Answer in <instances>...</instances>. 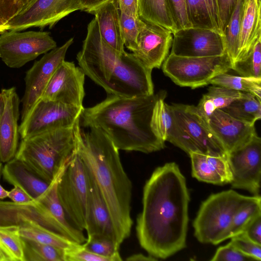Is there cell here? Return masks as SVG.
Wrapping results in <instances>:
<instances>
[{
	"label": "cell",
	"mask_w": 261,
	"mask_h": 261,
	"mask_svg": "<svg viewBox=\"0 0 261 261\" xmlns=\"http://www.w3.org/2000/svg\"><path fill=\"white\" fill-rule=\"evenodd\" d=\"M189 201L186 178L175 163L154 170L144 186L136 226L139 243L149 255L166 259L186 247Z\"/></svg>",
	"instance_id": "obj_1"
},
{
	"label": "cell",
	"mask_w": 261,
	"mask_h": 261,
	"mask_svg": "<svg viewBox=\"0 0 261 261\" xmlns=\"http://www.w3.org/2000/svg\"><path fill=\"white\" fill-rule=\"evenodd\" d=\"M75 124V151L96 184L109 211L119 245L130 236L132 184L121 163L119 150L100 129L83 132Z\"/></svg>",
	"instance_id": "obj_2"
},
{
	"label": "cell",
	"mask_w": 261,
	"mask_h": 261,
	"mask_svg": "<svg viewBox=\"0 0 261 261\" xmlns=\"http://www.w3.org/2000/svg\"><path fill=\"white\" fill-rule=\"evenodd\" d=\"M164 91L149 96L125 97L112 94L91 107L84 108L80 125L100 129L118 150L148 153L165 147L153 133L150 121L154 106Z\"/></svg>",
	"instance_id": "obj_3"
},
{
	"label": "cell",
	"mask_w": 261,
	"mask_h": 261,
	"mask_svg": "<svg viewBox=\"0 0 261 261\" xmlns=\"http://www.w3.org/2000/svg\"><path fill=\"white\" fill-rule=\"evenodd\" d=\"M76 59L85 75L108 94L133 97L154 94L152 70L133 53H120L110 46L101 37L95 18L88 25Z\"/></svg>",
	"instance_id": "obj_4"
},
{
	"label": "cell",
	"mask_w": 261,
	"mask_h": 261,
	"mask_svg": "<svg viewBox=\"0 0 261 261\" xmlns=\"http://www.w3.org/2000/svg\"><path fill=\"white\" fill-rule=\"evenodd\" d=\"M75 143V125L47 130L21 139L15 157L49 184L70 159Z\"/></svg>",
	"instance_id": "obj_5"
},
{
	"label": "cell",
	"mask_w": 261,
	"mask_h": 261,
	"mask_svg": "<svg viewBox=\"0 0 261 261\" xmlns=\"http://www.w3.org/2000/svg\"><path fill=\"white\" fill-rule=\"evenodd\" d=\"M254 196H245L232 190L210 196L201 203L193 221L194 236L197 240L217 245L228 239L236 211Z\"/></svg>",
	"instance_id": "obj_6"
},
{
	"label": "cell",
	"mask_w": 261,
	"mask_h": 261,
	"mask_svg": "<svg viewBox=\"0 0 261 261\" xmlns=\"http://www.w3.org/2000/svg\"><path fill=\"white\" fill-rule=\"evenodd\" d=\"M87 170L75 149L58 182L60 202L71 225L85 230L89 196Z\"/></svg>",
	"instance_id": "obj_7"
},
{
	"label": "cell",
	"mask_w": 261,
	"mask_h": 261,
	"mask_svg": "<svg viewBox=\"0 0 261 261\" xmlns=\"http://www.w3.org/2000/svg\"><path fill=\"white\" fill-rule=\"evenodd\" d=\"M164 73L181 87L206 86L213 78L232 68L227 53L217 56L184 57L170 54L162 64Z\"/></svg>",
	"instance_id": "obj_8"
},
{
	"label": "cell",
	"mask_w": 261,
	"mask_h": 261,
	"mask_svg": "<svg viewBox=\"0 0 261 261\" xmlns=\"http://www.w3.org/2000/svg\"><path fill=\"white\" fill-rule=\"evenodd\" d=\"M188 146V153L226 156L222 143L211 128L207 119L196 106L181 103L170 105Z\"/></svg>",
	"instance_id": "obj_9"
},
{
	"label": "cell",
	"mask_w": 261,
	"mask_h": 261,
	"mask_svg": "<svg viewBox=\"0 0 261 261\" xmlns=\"http://www.w3.org/2000/svg\"><path fill=\"white\" fill-rule=\"evenodd\" d=\"M56 47L47 32L6 31L0 35V58L12 68L21 67Z\"/></svg>",
	"instance_id": "obj_10"
},
{
	"label": "cell",
	"mask_w": 261,
	"mask_h": 261,
	"mask_svg": "<svg viewBox=\"0 0 261 261\" xmlns=\"http://www.w3.org/2000/svg\"><path fill=\"white\" fill-rule=\"evenodd\" d=\"M84 108L40 99L21 122L19 135L24 139L47 130L73 127L80 120Z\"/></svg>",
	"instance_id": "obj_11"
},
{
	"label": "cell",
	"mask_w": 261,
	"mask_h": 261,
	"mask_svg": "<svg viewBox=\"0 0 261 261\" xmlns=\"http://www.w3.org/2000/svg\"><path fill=\"white\" fill-rule=\"evenodd\" d=\"M233 188L259 195L261 139L258 135L243 146L227 154Z\"/></svg>",
	"instance_id": "obj_12"
},
{
	"label": "cell",
	"mask_w": 261,
	"mask_h": 261,
	"mask_svg": "<svg viewBox=\"0 0 261 261\" xmlns=\"http://www.w3.org/2000/svg\"><path fill=\"white\" fill-rule=\"evenodd\" d=\"M73 42V38H70L62 46L46 53L27 71L24 78V93L21 99V122L41 98L50 79L58 66L65 60L67 50Z\"/></svg>",
	"instance_id": "obj_13"
},
{
	"label": "cell",
	"mask_w": 261,
	"mask_h": 261,
	"mask_svg": "<svg viewBox=\"0 0 261 261\" xmlns=\"http://www.w3.org/2000/svg\"><path fill=\"white\" fill-rule=\"evenodd\" d=\"M28 223L41 225L82 244L77 237L59 222L37 199L27 203L0 200V226L19 227Z\"/></svg>",
	"instance_id": "obj_14"
},
{
	"label": "cell",
	"mask_w": 261,
	"mask_h": 261,
	"mask_svg": "<svg viewBox=\"0 0 261 261\" xmlns=\"http://www.w3.org/2000/svg\"><path fill=\"white\" fill-rule=\"evenodd\" d=\"M171 53L184 57L221 56L226 53L224 35L215 31L190 27L173 33Z\"/></svg>",
	"instance_id": "obj_15"
},
{
	"label": "cell",
	"mask_w": 261,
	"mask_h": 261,
	"mask_svg": "<svg viewBox=\"0 0 261 261\" xmlns=\"http://www.w3.org/2000/svg\"><path fill=\"white\" fill-rule=\"evenodd\" d=\"M81 9L80 0H36L7 24L8 31H21L31 27L51 28L63 18Z\"/></svg>",
	"instance_id": "obj_16"
},
{
	"label": "cell",
	"mask_w": 261,
	"mask_h": 261,
	"mask_svg": "<svg viewBox=\"0 0 261 261\" xmlns=\"http://www.w3.org/2000/svg\"><path fill=\"white\" fill-rule=\"evenodd\" d=\"M85 77L81 68L73 62L64 60L52 75L41 99L83 107Z\"/></svg>",
	"instance_id": "obj_17"
},
{
	"label": "cell",
	"mask_w": 261,
	"mask_h": 261,
	"mask_svg": "<svg viewBox=\"0 0 261 261\" xmlns=\"http://www.w3.org/2000/svg\"><path fill=\"white\" fill-rule=\"evenodd\" d=\"M172 39V32L169 30L145 21L138 36L136 49L133 54L147 68H160L168 56Z\"/></svg>",
	"instance_id": "obj_18"
},
{
	"label": "cell",
	"mask_w": 261,
	"mask_h": 261,
	"mask_svg": "<svg viewBox=\"0 0 261 261\" xmlns=\"http://www.w3.org/2000/svg\"><path fill=\"white\" fill-rule=\"evenodd\" d=\"M4 102L0 119V158L4 163L15 158L19 138L20 99L15 87L2 89Z\"/></svg>",
	"instance_id": "obj_19"
},
{
	"label": "cell",
	"mask_w": 261,
	"mask_h": 261,
	"mask_svg": "<svg viewBox=\"0 0 261 261\" xmlns=\"http://www.w3.org/2000/svg\"><path fill=\"white\" fill-rule=\"evenodd\" d=\"M207 121L227 154L246 145L257 135L254 125L239 121L220 109L209 116Z\"/></svg>",
	"instance_id": "obj_20"
},
{
	"label": "cell",
	"mask_w": 261,
	"mask_h": 261,
	"mask_svg": "<svg viewBox=\"0 0 261 261\" xmlns=\"http://www.w3.org/2000/svg\"><path fill=\"white\" fill-rule=\"evenodd\" d=\"M88 174L90 187L85 229L87 236L105 237L114 240L120 246L109 211L96 184Z\"/></svg>",
	"instance_id": "obj_21"
},
{
	"label": "cell",
	"mask_w": 261,
	"mask_h": 261,
	"mask_svg": "<svg viewBox=\"0 0 261 261\" xmlns=\"http://www.w3.org/2000/svg\"><path fill=\"white\" fill-rule=\"evenodd\" d=\"M166 95L155 102L152 113L150 126L154 134L161 140L168 141L187 153L188 146L170 105L164 99Z\"/></svg>",
	"instance_id": "obj_22"
},
{
	"label": "cell",
	"mask_w": 261,
	"mask_h": 261,
	"mask_svg": "<svg viewBox=\"0 0 261 261\" xmlns=\"http://www.w3.org/2000/svg\"><path fill=\"white\" fill-rule=\"evenodd\" d=\"M192 175L199 181L217 185L230 184L231 175L227 156H217L198 153L189 154Z\"/></svg>",
	"instance_id": "obj_23"
},
{
	"label": "cell",
	"mask_w": 261,
	"mask_h": 261,
	"mask_svg": "<svg viewBox=\"0 0 261 261\" xmlns=\"http://www.w3.org/2000/svg\"><path fill=\"white\" fill-rule=\"evenodd\" d=\"M91 14L95 17L102 39L120 53L125 51L118 0H111L98 7Z\"/></svg>",
	"instance_id": "obj_24"
},
{
	"label": "cell",
	"mask_w": 261,
	"mask_h": 261,
	"mask_svg": "<svg viewBox=\"0 0 261 261\" xmlns=\"http://www.w3.org/2000/svg\"><path fill=\"white\" fill-rule=\"evenodd\" d=\"M2 174L6 181L22 189L34 199L42 195L49 184L15 157L5 163Z\"/></svg>",
	"instance_id": "obj_25"
},
{
	"label": "cell",
	"mask_w": 261,
	"mask_h": 261,
	"mask_svg": "<svg viewBox=\"0 0 261 261\" xmlns=\"http://www.w3.org/2000/svg\"><path fill=\"white\" fill-rule=\"evenodd\" d=\"M260 4V0H243L238 53L236 62L243 59L257 39L261 36Z\"/></svg>",
	"instance_id": "obj_26"
},
{
	"label": "cell",
	"mask_w": 261,
	"mask_h": 261,
	"mask_svg": "<svg viewBox=\"0 0 261 261\" xmlns=\"http://www.w3.org/2000/svg\"><path fill=\"white\" fill-rule=\"evenodd\" d=\"M186 7L192 27L211 29L224 35L217 0H186Z\"/></svg>",
	"instance_id": "obj_27"
},
{
	"label": "cell",
	"mask_w": 261,
	"mask_h": 261,
	"mask_svg": "<svg viewBox=\"0 0 261 261\" xmlns=\"http://www.w3.org/2000/svg\"><path fill=\"white\" fill-rule=\"evenodd\" d=\"M68 161L60 168L45 192L36 199L41 202L59 222L76 236L81 244H83L87 239L83 231L75 228L68 221L58 195V182Z\"/></svg>",
	"instance_id": "obj_28"
},
{
	"label": "cell",
	"mask_w": 261,
	"mask_h": 261,
	"mask_svg": "<svg viewBox=\"0 0 261 261\" xmlns=\"http://www.w3.org/2000/svg\"><path fill=\"white\" fill-rule=\"evenodd\" d=\"M260 100L251 93L242 92L241 97L221 110L239 121L254 125L261 118Z\"/></svg>",
	"instance_id": "obj_29"
},
{
	"label": "cell",
	"mask_w": 261,
	"mask_h": 261,
	"mask_svg": "<svg viewBox=\"0 0 261 261\" xmlns=\"http://www.w3.org/2000/svg\"><path fill=\"white\" fill-rule=\"evenodd\" d=\"M242 94V92L213 85L202 96L196 107L207 119L215 110L226 107Z\"/></svg>",
	"instance_id": "obj_30"
},
{
	"label": "cell",
	"mask_w": 261,
	"mask_h": 261,
	"mask_svg": "<svg viewBox=\"0 0 261 261\" xmlns=\"http://www.w3.org/2000/svg\"><path fill=\"white\" fill-rule=\"evenodd\" d=\"M138 4L142 20L162 26L172 33L175 31L166 0H138Z\"/></svg>",
	"instance_id": "obj_31"
},
{
	"label": "cell",
	"mask_w": 261,
	"mask_h": 261,
	"mask_svg": "<svg viewBox=\"0 0 261 261\" xmlns=\"http://www.w3.org/2000/svg\"><path fill=\"white\" fill-rule=\"evenodd\" d=\"M19 227L21 237L64 250L81 244L37 224L28 223Z\"/></svg>",
	"instance_id": "obj_32"
},
{
	"label": "cell",
	"mask_w": 261,
	"mask_h": 261,
	"mask_svg": "<svg viewBox=\"0 0 261 261\" xmlns=\"http://www.w3.org/2000/svg\"><path fill=\"white\" fill-rule=\"evenodd\" d=\"M21 238L24 261H65V250Z\"/></svg>",
	"instance_id": "obj_33"
},
{
	"label": "cell",
	"mask_w": 261,
	"mask_h": 261,
	"mask_svg": "<svg viewBox=\"0 0 261 261\" xmlns=\"http://www.w3.org/2000/svg\"><path fill=\"white\" fill-rule=\"evenodd\" d=\"M210 84L240 92L251 93L261 99V79L236 76L226 72L213 78Z\"/></svg>",
	"instance_id": "obj_34"
},
{
	"label": "cell",
	"mask_w": 261,
	"mask_h": 261,
	"mask_svg": "<svg viewBox=\"0 0 261 261\" xmlns=\"http://www.w3.org/2000/svg\"><path fill=\"white\" fill-rule=\"evenodd\" d=\"M0 248L9 261H24L19 226H0Z\"/></svg>",
	"instance_id": "obj_35"
},
{
	"label": "cell",
	"mask_w": 261,
	"mask_h": 261,
	"mask_svg": "<svg viewBox=\"0 0 261 261\" xmlns=\"http://www.w3.org/2000/svg\"><path fill=\"white\" fill-rule=\"evenodd\" d=\"M260 195H254L253 199L242 205L236 212L228 233V239L243 232L250 222L261 214Z\"/></svg>",
	"instance_id": "obj_36"
},
{
	"label": "cell",
	"mask_w": 261,
	"mask_h": 261,
	"mask_svg": "<svg viewBox=\"0 0 261 261\" xmlns=\"http://www.w3.org/2000/svg\"><path fill=\"white\" fill-rule=\"evenodd\" d=\"M231 69L240 76L261 79V36L257 39L247 55L232 65Z\"/></svg>",
	"instance_id": "obj_37"
},
{
	"label": "cell",
	"mask_w": 261,
	"mask_h": 261,
	"mask_svg": "<svg viewBox=\"0 0 261 261\" xmlns=\"http://www.w3.org/2000/svg\"><path fill=\"white\" fill-rule=\"evenodd\" d=\"M242 4L243 0H238L235 8L224 32L226 53L230 58L232 66L236 61L238 53Z\"/></svg>",
	"instance_id": "obj_38"
},
{
	"label": "cell",
	"mask_w": 261,
	"mask_h": 261,
	"mask_svg": "<svg viewBox=\"0 0 261 261\" xmlns=\"http://www.w3.org/2000/svg\"><path fill=\"white\" fill-rule=\"evenodd\" d=\"M83 246L87 250L97 254L112 258L114 261L122 259L119 252L120 246L113 240L100 236H87Z\"/></svg>",
	"instance_id": "obj_39"
},
{
	"label": "cell",
	"mask_w": 261,
	"mask_h": 261,
	"mask_svg": "<svg viewBox=\"0 0 261 261\" xmlns=\"http://www.w3.org/2000/svg\"><path fill=\"white\" fill-rule=\"evenodd\" d=\"M120 23L124 46L133 52L137 46V38L145 21L139 16L120 12Z\"/></svg>",
	"instance_id": "obj_40"
},
{
	"label": "cell",
	"mask_w": 261,
	"mask_h": 261,
	"mask_svg": "<svg viewBox=\"0 0 261 261\" xmlns=\"http://www.w3.org/2000/svg\"><path fill=\"white\" fill-rule=\"evenodd\" d=\"M175 31L192 27L188 18L186 0H166Z\"/></svg>",
	"instance_id": "obj_41"
},
{
	"label": "cell",
	"mask_w": 261,
	"mask_h": 261,
	"mask_svg": "<svg viewBox=\"0 0 261 261\" xmlns=\"http://www.w3.org/2000/svg\"><path fill=\"white\" fill-rule=\"evenodd\" d=\"M230 239L232 244L243 253L255 260H261V245L250 240L243 232L234 236Z\"/></svg>",
	"instance_id": "obj_42"
},
{
	"label": "cell",
	"mask_w": 261,
	"mask_h": 261,
	"mask_svg": "<svg viewBox=\"0 0 261 261\" xmlns=\"http://www.w3.org/2000/svg\"><path fill=\"white\" fill-rule=\"evenodd\" d=\"M212 261H250L255 260L236 247L231 242L218 248Z\"/></svg>",
	"instance_id": "obj_43"
},
{
	"label": "cell",
	"mask_w": 261,
	"mask_h": 261,
	"mask_svg": "<svg viewBox=\"0 0 261 261\" xmlns=\"http://www.w3.org/2000/svg\"><path fill=\"white\" fill-rule=\"evenodd\" d=\"M65 261H114L112 258L101 256L86 249L82 244L65 250Z\"/></svg>",
	"instance_id": "obj_44"
},
{
	"label": "cell",
	"mask_w": 261,
	"mask_h": 261,
	"mask_svg": "<svg viewBox=\"0 0 261 261\" xmlns=\"http://www.w3.org/2000/svg\"><path fill=\"white\" fill-rule=\"evenodd\" d=\"M22 7L21 0H0V18L7 24L20 12Z\"/></svg>",
	"instance_id": "obj_45"
},
{
	"label": "cell",
	"mask_w": 261,
	"mask_h": 261,
	"mask_svg": "<svg viewBox=\"0 0 261 261\" xmlns=\"http://www.w3.org/2000/svg\"><path fill=\"white\" fill-rule=\"evenodd\" d=\"M238 0H217L222 31L225 29L235 8Z\"/></svg>",
	"instance_id": "obj_46"
},
{
	"label": "cell",
	"mask_w": 261,
	"mask_h": 261,
	"mask_svg": "<svg viewBox=\"0 0 261 261\" xmlns=\"http://www.w3.org/2000/svg\"><path fill=\"white\" fill-rule=\"evenodd\" d=\"M243 232L250 240L261 245V214L252 219Z\"/></svg>",
	"instance_id": "obj_47"
},
{
	"label": "cell",
	"mask_w": 261,
	"mask_h": 261,
	"mask_svg": "<svg viewBox=\"0 0 261 261\" xmlns=\"http://www.w3.org/2000/svg\"><path fill=\"white\" fill-rule=\"evenodd\" d=\"M8 197L16 203H27L35 200L22 189L16 186L9 191Z\"/></svg>",
	"instance_id": "obj_48"
},
{
	"label": "cell",
	"mask_w": 261,
	"mask_h": 261,
	"mask_svg": "<svg viewBox=\"0 0 261 261\" xmlns=\"http://www.w3.org/2000/svg\"><path fill=\"white\" fill-rule=\"evenodd\" d=\"M120 12L126 14L139 16L138 0H118Z\"/></svg>",
	"instance_id": "obj_49"
},
{
	"label": "cell",
	"mask_w": 261,
	"mask_h": 261,
	"mask_svg": "<svg viewBox=\"0 0 261 261\" xmlns=\"http://www.w3.org/2000/svg\"><path fill=\"white\" fill-rule=\"evenodd\" d=\"M111 0H80L82 11L91 13L100 6Z\"/></svg>",
	"instance_id": "obj_50"
},
{
	"label": "cell",
	"mask_w": 261,
	"mask_h": 261,
	"mask_svg": "<svg viewBox=\"0 0 261 261\" xmlns=\"http://www.w3.org/2000/svg\"><path fill=\"white\" fill-rule=\"evenodd\" d=\"M126 260L129 261H152L156 260L158 259L150 255L146 256L142 253H137L128 256Z\"/></svg>",
	"instance_id": "obj_51"
},
{
	"label": "cell",
	"mask_w": 261,
	"mask_h": 261,
	"mask_svg": "<svg viewBox=\"0 0 261 261\" xmlns=\"http://www.w3.org/2000/svg\"><path fill=\"white\" fill-rule=\"evenodd\" d=\"M9 191L4 189L0 184V200H3L8 197Z\"/></svg>",
	"instance_id": "obj_52"
},
{
	"label": "cell",
	"mask_w": 261,
	"mask_h": 261,
	"mask_svg": "<svg viewBox=\"0 0 261 261\" xmlns=\"http://www.w3.org/2000/svg\"><path fill=\"white\" fill-rule=\"evenodd\" d=\"M36 0H21L23 7L21 11H23L32 5ZM20 11V12H21Z\"/></svg>",
	"instance_id": "obj_53"
},
{
	"label": "cell",
	"mask_w": 261,
	"mask_h": 261,
	"mask_svg": "<svg viewBox=\"0 0 261 261\" xmlns=\"http://www.w3.org/2000/svg\"><path fill=\"white\" fill-rule=\"evenodd\" d=\"M9 26L6 23L0 18V34L6 31H8Z\"/></svg>",
	"instance_id": "obj_54"
},
{
	"label": "cell",
	"mask_w": 261,
	"mask_h": 261,
	"mask_svg": "<svg viewBox=\"0 0 261 261\" xmlns=\"http://www.w3.org/2000/svg\"><path fill=\"white\" fill-rule=\"evenodd\" d=\"M4 99L3 98V96L0 93V119L3 113V109H4Z\"/></svg>",
	"instance_id": "obj_55"
},
{
	"label": "cell",
	"mask_w": 261,
	"mask_h": 261,
	"mask_svg": "<svg viewBox=\"0 0 261 261\" xmlns=\"http://www.w3.org/2000/svg\"><path fill=\"white\" fill-rule=\"evenodd\" d=\"M0 261H9L8 258L0 248Z\"/></svg>",
	"instance_id": "obj_56"
},
{
	"label": "cell",
	"mask_w": 261,
	"mask_h": 261,
	"mask_svg": "<svg viewBox=\"0 0 261 261\" xmlns=\"http://www.w3.org/2000/svg\"><path fill=\"white\" fill-rule=\"evenodd\" d=\"M2 168H3V162L1 161V160L0 158V177H1V175L2 174Z\"/></svg>",
	"instance_id": "obj_57"
}]
</instances>
